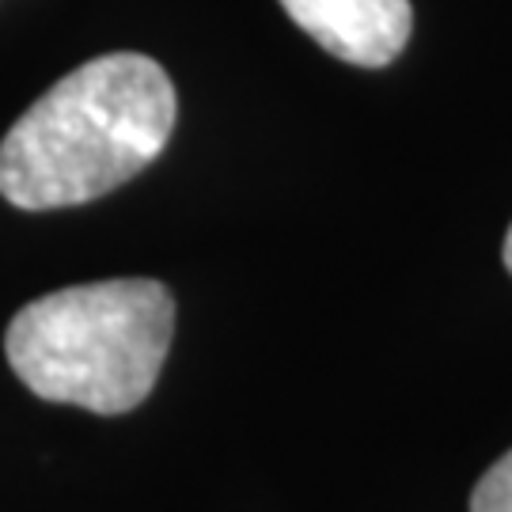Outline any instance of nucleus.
Masks as SVG:
<instances>
[{
    "instance_id": "nucleus-1",
    "label": "nucleus",
    "mask_w": 512,
    "mask_h": 512,
    "mask_svg": "<svg viewBox=\"0 0 512 512\" xmlns=\"http://www.w3.org/2000/svg\"><path fill=\"white\" fill-rule=\"evenodd\" d=\"M175 118L160 61L133 50L84 61L0 141V194L27 213L95 202L164 152Z\"/></svg>"
},
{
    "instance_id": "nucleus-2",
    "label": "nucleus",
    "mask_w": 512,
    "mask_h": 512,
    "mask_svg": "<svg viewBox=\"0 0 512 512\" xmlns=\"http://www.w3.org/2000/svg\"><path fill=\"white\" fill-rule=\"evenodd\" d=\"M175 338V300L148 277L57 289L23 304L4 353L19 384L46 403L129 414L152 395Z\"/></svg>"
},
{
    "instance_id": "nucleus-3",
    "label": "nucleus",
    "mask_w": 512,
    "mask_h": 512,
    "mask_svg": "<svg viewBox=\"0 0 512 512\" xmlns=\"http://www.w3.org/2000/svg\"><path fill=\"white\" fill-rule=\"evenodd\" d=\"M304 35L330 57L384 69L406 50L414 31L410 0H277Z\"/></svg>"
},
{
    "instance_id": "nucleus-5",
    "label": "nucleus",
    "mask_w": 512,
    "mask_h": 512,
    "mask_svg": "<svg viewBox=\"0 0 512 512\" xmlns=\"http://www.w3.org/2000/svg\"><path fill=\"white\" fill-rule=\"evenodd\" d=\"M501 258H505V270L512 274V224H509V232H505V251H501Z\"/></svg>"
},
{
    "instance_id": "nucleus-4",
    "label": "nucleus",
    "mask_w": 512,
    "mask_h": 512,
    "mask_svg": "<svg viewBox=\"0 0 512 512\" xmlns=\"http://www.w3.org/2000/svg\"><path fill=\"white\" fill-rule=\"evenodd\" d=\"M471 512H512V452H505L478 478L475 494H471Z\"/></svg>"
}]
</instances>
